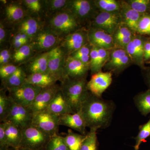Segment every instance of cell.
I'll return each instance as SVG.
<instances>
[{
	"label": "cell",
	"instance_id": "1",
	"mask_svg": "<svg viewBox=\"0 0 150 150\" xmlns=\"http://www.w3.org/2000/svg\"><path fill=\"white\" fill-rule=\"evenodd\" d=\"M115 108L112 101L105 100L90 92L82 105L80 111L87 127L98 129L109 126Z\"/></svg>",
	"mask_w": 150,
	"mask_h": 150
},
{
	"label": "cell",
	"instance_id": "2",
	"mask_svg": "<svg viewBox=\"0 0 150 150\" xmlns=\"http://www.w3.org/2000/svg\"><path fill=\"white\" fill-rule=\"evenodd\" d=\"M86 78L73 79L66 77L61 81L60 89L65 99L74 112L80 110L90 92Z\"/></svg>",
	"mask_w": 150,
	"mask_h": 150
},
{
	"label": "cell",
	"instance_id": "3",
	"mask_svg": "<svg viewBox=\"0 0 150 150\" xmlns=\"http://www.w3.org/2000/svg\"><path fill=\"white\" fill-rule=\"evenodd\" d=\"M80 25L73 14L65 9L50 15L47 27L63 38L79 29Z\"/></svg>",
	"mask_w": 150,
	"mask_h": 150
},
{
	"label": "cell",
	"instance_id": "4",
	"mask_svg": "<svg viewBox=\"0 0 150 150\" xmlns=\"http://www.w3.org/2000/svg\"><path fill=\"white\" fill-rule=\"evenodd\" d=\"M20 147L33 150H44L51 136L31 125L22 130Z\"/></svg>",
	"mask_w": 150,
	"mask_h": 150
},
{
	"label": "cell",
	"instance_id": "5",
	"mask_svg": "<svg viewBox=\"0 0 150 150\" xmlns=\"http://www.w3.org/2000/svg\"><path fill=\"white\" fill-rule=\"evenodd\" d=\"M66 9L70 11L79 24L92 20L98 12L93 1L68 0Z\"/></svg>",
	"mask_w": 150,
	"mask_h": 150
},
{
	"label": "cell",
	"instance_id": "6",
	"mask_svg": "<svg viewBox=\"0 0 150 150\" xmlns=\"http://www.w3.org/2000/svg\"><path fill=\"white\" fill-rule=\"evenodd\" d=\"M62 39V38L46 27L33 38L30 43L34 52L43 53L59 46Z\"/></svg>",
	"mask_w": 150,
	"mask_h": 150
},
{
	"label": "cell",
	"instance_id": "7",
	"mask_svg": "<svg viewBox=\"0 0 150 150\" xmlns=\"http://www.w3.org/2000/svg\"><path fill=\"white\" fill-rule=\"evenodd\" d=\"M10 98V106L3 122L6 121L13 123L22 130L30 126L33 117L32 111L28 107L17 104Z\"/></svg>",
	"mask_w": 150,
	"mask_h": 150
},
{
	"label": "cell",
	"instance_id": "8",
	"mask_svg": "<svg viewBox=\"0 0 150 150\" xmlns=\"http://www.w3.org/2000/svg\"><path fill=\"white\" fill-rule=\"evenodd\" d=\"M122 23L120 12L100 11L92 20L91 28L101 30L112 35L118 26Z\"/></svg>",
	"mask_w": 150,
	"mask_h": 150
},
{
	"label": "cell",
	"instance_id": "9",
	"mask_svg": "<svg viewBox=\"0 0 150 150\" xmlns=\"http://www.w3.org/2000/svg\"><path fill=\"white\" fill-rule=\"evenodd\" d=\"M42 88L33 85L25 83L9 90L8 96L17 104L28 107L34 101Z\"/></svg>",
	"mask_w": 150,
	"mask_h": 150
},
{
	"label": "cell",
	"instance_id": "10",
	"mask_svg": "<svg viewBox=\"0 0 150 150\" xmlns=\"http://www.w3.org/2000/svg\"><path fill=\"white\" fill-rule=\"evenodd\" d=\"M88 43V30L81 28L63 38L59 46L68 56Z\"/></svg>",
	"mask_w": 150,
	"mask_h": 150
},
{
	"label": "cell",
	"instance_id": "11",
	"mask_svg": "<svg viewBox=\"0 0 150 150\" xmlns=\"http://www.w3.org/2000/svg\"><path fill=\"white\" fill-rule=\"evenodd\" d=\"M59 116L47 110L33 113L31 125L50 136L58 134Z\"/></svg>",
	"mask_w": 150,
	"mask_h": 150
},
{
	"label": "cell",
	"instance_id": "12",
	"mask_svg": "<svg viewBox=\"0 0 150 150\" xmlns=\"http://www.w3.org/2000/svg\"><path fill=\"white\" fill-rule=\"evenodd\" d=\"M67 56L59 45L49 51L47 72L57 81H61L64 78V67Z\"/></svg>",
	"mask_w": 150,
	"mask_h": 150
},
{
	"label": "cell",
	"instance_id": "13",
	"mask_svg": "<svg viewBox=\"0 0 150 150\" xmlns=\"http://www.w3.org/2000/svg\"><path fill=\"white\" fill-rule=\"evenodd\" d=\"M133 62L126 50L115 48L110 50L109 59L104 68L110 72L119 74Z\"/></svg>",
	"mask_w": 150,
	"mask_h": 150
},
{
	"label": "cell",
	"instance_id": "14",
	"mask_svg": "<svg viewBox=\"0 0 150 150\" xmlns=\"http://www.w3.org/2000/svg\"><path fill=\"white\" fill-rule=\"evenodd\" d=\"M112 81V73L99 72L92 75L90 80L87 84V87L94 96L102 98L103 93L110 86Z\"/></svg>",
	"mask_w": 150,
	"mask_h": 150
},
{
	"label": "cell",
	"instance_id": "15",
	"mask_svg": "<svg viewBox=\"0 0 150 150\" xmlns=\"http://www.w3.org/2000/svg\"><path fill=\"white\" fill-rule=\"evenodd\" d=\"M60 89V86L56 84L42 88L28 108L33 113L46 110Z\"/></svg>",
	"mask_w": 150,
	"mask_h": 150
},
{
	"label": "cell",
	"instance_id": "16",
	"mask_svg": "<svg viewBox=\"0 0 150 150\" xmlns=\"http://www.w3.org/2000/svg\"><path fill=\"white\" fill-rule=\"evenodd\" d=\"M147 38L142 35H136L125 49L132 62L143 70L146 69L144 60V48Z\"/></svg>",
	"mask_w": 150,
	"mask_h": 150
},
{
	"label": "cell",
	"instance_id": "17",
	"mask_svg": "<svg viewBox=\"0 0 150 150\" xmlns=\"http://www.w3.org/2000/svg\"><path fill=\"white\" fill-rule=\"evenodd\" d=\"M16 33L26 34L31 39L45 28L40 18L28 15L21 21L15 24Z\"/></svg>",
	"mask_w": 150,
	"mask_h": 150
},
{
	"label": "cell",
	"instance_id": "18",
	"mask_svg": "<svg viewBox=\"0 0 150 150\" xmlns=\"http://www.w3.org/2000/svg\"><path fill=\"white\" fill-rule=\"evenodd\" d=\"M88 38L92 46L106 50L115 48L112 35L101 30L91 28L88 30Z\"/></svg>",
	"mask_w": 150,
	"mask_h": 150
},
{
	"label": "cell",
	"instance_id": "19",
	"mask_svg": "<svg viewBox=\"0 0 150 150\" xmlns=\"http://www.w3.org/2000/svg\"><path fill=\"white\" fill-rule=\"evenodd\" d=\"M89 65L86 64L78 59L70 56H67L65 61L64 71V78L73 79L86 78L88 70Z\"/></svg>",
	"mask_w": 150,
	"mask_h": 150
},
{
	"label": "cell",
	"instance_id": "20",
	"mask_svg": "<svg viewBox=\"0 0 150 150\" xmlns=\"http://www.w3.org/2000/svg\"><path fill=\"white\" fill-rule=\"evenodd\" d=\"M59 126H64L86 135L87 126L80 110L74 113H68L59 116Z\"/></svg>",
	"mask_w": 150,
	"mask_h": 150
},
{
	"label": "cell",
	"instance_id": "21",
	"mask_svg": "<svg viewBox=\"0 0 150 150\" xmlns=\"http://www.w3.org/2000/svg\"><path fill=\"white\" fill-rule=\"evenodd\" d=\"M121 3L120 13L122 23L126 24L134 32H137L138 22L142 15L134 10L127 2L121 1Z\"/></svg>",
	"mask_w": 150,
	"mask_h": 150
},
{
	"label": "cell",
	"instance_id": "22",
	"mask_svg": "<svg viewBox=\"0 0 150 150\" xmlns=\"http://www.w3.org/2000/svg\"><path fill=\"white\" fill-rule=\"evenodd\" d=\"M136 33L124 23H121L112 35L115 48L125 49L136 36Z\"/></svg>",
	"mask_w": 150,
	"mask_h": 150
},
{
	"label": "cell",
	"instance_id": "23",
	"mask_svg": "<svg viewBox=\"0 0 150 150\" xmlns=\"http://www.w3.org/2000/svg\"><path fill=\"white\" fill-rule=\"evenodd\" d=\"M46 110L59 116L68 113H75L65 99L61 89L57 92Z\"/></svg>",
	"mask_w": 150,
	"mask_h": 150
},
{
	"label": "cell",
	"instance_id": "24",
	"mask_svg": "<svg viewBox=\"0 0 150 150\" xmlns=\"http://www.w3.org/2000/svg\"><path fill=\"white\" fill-rule=\"evenodd\" d=\"M5 14L7 20L15 24L28 15L24 6L22 5V3L21 4L18 2H12L7 4L5 8Z\"/></svg>",
	"mask_w": 150,
	"mask_h": 150
},
{
	"label": "cell",
	"instance_id": "25",
	"mask_svg": "<svg viewBox=\"0 0 150 150\" xmlns=\"http://www.w3.org/2000/svg\"><path fill=\"white\" fill-rule=\"evenodd\" d=\"M49 51L41 53L30 61L23 69L27 75L37 73H48Z\"/></svg>",
	"mask_w": 150,
	"mask_h": 150
},
{
	"label": "cell",
	"instance_id": "26",
	"mask_svg": "<svg viewBox=\"0 0 150 150\" xmlns=\"http://www.w3.org/2000/svg\"><path fill=\"white\" fill-rule=\"evenodd\" d=\"M5 123V135L7 144L9 147H19L22 140V130L10 122Z\"/></svg>",
	"mask_w": 150,
	"mask_h": 150
},
{
	"label": "cell",
	"instance_id": "27",
	"mask_svg": "<svg viewBox=\"0 0 150 150\" xmlns=\"http://www.w3.org/2000/svg\"><path fill=\"white\" fill-rule=\"evenodd\" d=\"M57 81L48 73H37L27 75L25 83L44 88L55 84Z\"/></svg>",
	"mask_w": 150,
	"mask_h": 150
},
{
	"label": "cell",
	"instance_id": "28",
	"mask_svg": "<svg viewBox=\"0 0 150 150\" xmlns=\"http://www.w3.org/2000/svg\"><path fill=\"white\" fill-rule=\"evenodd\" d=\"M27 74L22 67H19L13 74L1 81L3 89L8 91L22 85L25 83Z\"/></svg>",
	"mask_w": 150,
	"mask_h": 150
},
{
	"label": "cell",
	"instance_id": "29",
	"mask_svg": "<svg viewBox=\"0 0 150 150\" xmlns=\"http://www.w3.org/2000/svg\"><path fill=\"white\" fill-rule=\"evenodd\" d=\"M135 105L144 116L150 113V89L140 93L134 98Z\"/></svg>",
	"mask_w": 150,
	"mask_h": 150
},
{
	"label": "cell",
	"instance_id": "30",
	"mask_svg": "<svg viewBox=\"0 0 150 150\" xmlns=\"http://www.w3.org/2000/svg\"><path fill=\"white\" fill-rule=\"evenodd\" d=\"M86 135L75 133L71 129H69L64 140L67 145L68 150H80Z\"/></svg>",
	"mask_w": 150,
	"mask_h": 150
},
{
	"label": "cell",
	"instance_id": "31",
	"mask_svg": "<svg viewBox=\"0 0 150 150\" xmlns=\"http://www.w3.org/2000/svg\"><path fill=\"white\" fill-rule=\"evenodd\" d=\"M98 9L101 12H120L121 1L115 0H96L93 1Z\"/></svg>",
	"mask_w": 150,
	"mask_h": 150
},
{
	"label": "cell",
	"instance_id": "32",
	"mask_svg": "<svg viewBox=\"0 0 150 150\" xmlns=\"http://www.w3.org/2000/svg\"><path fill=\"white\" fill-rule=\"evenodd\" d=\"M21 3L26 8L28 13L36 15L39 18H40V14L46 10L45 1L24 0L21 1Z\"/></svg>",
	"mask_w": 150,
	"mask_h": 150
},
{
	"label": "cell",
	"instance_id": "33",
	"mask_svg": "<svg viewBox=\"0 0 150 150\" xmlns=\"http://www.w3.org/2000/svg\"><path fill=\"white\" fill-rule=\"evenodd\" d=\"M96 129H91L86 134V137L81 146L80 150H98V142Z\"/></svg>",
	"mask_w": 150,
	"mask_h": 150
},
{
	"label": "cell",
	"instance_id": "34",
	"mask_svg": "<svg viewBox=\"0 0 150 150\" xmlns=\"http://www.w3.org/2000/svg\"><path fill=\"white\" fill-rule=\"evenodd\" d=\"M34 51L30 43L26 44L16 50L13 54V61L15 63H21L30 58Z\"/></svg>",
	"mask_w": 150,
	"mask_h": 150
},
{
	"label": "cell",
	"instance_id": "35",
	"mask_svg": "<svg viewBox=\"0 0 150 150\" xmlns=\"http://www.w3.org/2000/svg\"><path fill=\"white\" fill-rule=\"evenodd\" d=\"M92 48L93 46L88 43L70 56L89 66L91 52Z\"/></svg>",
	"mask_w": 150,
	"mask_h": 150
},
{
	"label": "cell",
	"instance_id": "36",
	"mask_svg": "<svg viewBox=\"0 0 150 150\" xmlns=\"http://www.w3.org/2000/svg\"><path fill=\"white\" fill-rule=\"evenodd\" d=\"M68 0H46L45 1L46 13L50 15L64 10L67 8Z\"/></svg>",
	"mask_w": 150,
	"mask_h": 150
},
{
	"label": "cell",
	"instance_id": "37",
	"mask_svg": "<svg viewBox=\"0 0 150 150\" xmlns=\"http://www.w3.org/2000/svg\"><path fill=\"white\" fill-rule=\"evenodd\" d=\"M150 137V118L146 123L140 125L139 127V132L135 137L136 143L134 149H139L140 146L143 142H146V139Z\"/></svg>",
	"mask_w": 150,
	"mask_h": 150
},
{
	"label": "cell",
	"instance_id": "38",
	"mask_svg": "<svg viewBox=\"0 0 150 150\" xmlns=\"http://www.w3.org/2000/svg\"><path fill=\"white\" fill-rule=\"evenodd\" d=\"M44 150H68L64 137L56 134L51 136Z\"/></svg>",
	"mask_w": 150,
	"mask_h": 150
},
{
	"label": "cell",
	"instance_id": "39",
	"mask_svg": "<svg viewBox=\"0 0 150 150\" xmlns=\"http://www.w3.org/2000/svg\"><path fill=\"white\" fill-rule=\"evenodd\" d=\"M126 1L132 8L141 14L150 13V0H129Z\"/></svg>",
	"mask_w": 150,
	"mask_h": 150
},
{
	"label": "cell",
	"instance_id": "40",
	"mask_svg": "<svg viewBox=\"0 0 150 150\" xmlns=\"http://www.w3.org/2000/svg\"><path fill=\"white\" fill-rule=\"evenodd\" d=\"M6 90L1 89L0 92V121H4L11 104L9 96L6 95Z\"/></svg>",
	"mask_w": 150,
	"mask_h": 150
},
{
	"label": "cell",
	"instance_id": "41",
	"mask_svg": "<svg viewBox=\"0 0 150 150\" xmlns=\"http://www.w3.org/2000/svg\"><path fill=\"white\" fill-rule=\"evenodd\" d=\"M136 33L141 35H150V13L142 15L138 22Z\"/></svg>",
	"mask_w": 150,
	"mask_h": 150
},
{
	"label": "cell",
	"instance_id": "42",
	"mask_svg": "<svg viewBox=\"0 0 150 150\" xmlns=\"http://www.w3.org/2000/svg\"><path fill=\"white\" fill-rule=\"evenodd\" d=\"M98 48V59L96 68V73L102 71L101 70L104 68L105 65L107 63L109 56L110 50H106L103 48Z\"/></svg>",
	"mask_w": 150,
	"mask_h": 150
},
{
	"label": "cell",
	"instance_id": "43",
	"mask_svg": "<svg viewBox=\"0 0 150 150\" xmlns=\"http://www.w3.org/2000/svg\"><path fill=\"white\" fill-rule=\"evenodd\" d=\"M19 67L11 64L0 66V77L1 80H4L13 74L18 70Z\"/></svg>",
	"mask_w": 150,
	"mask_h": 150
},
{
	"label": "cell",
	"instance_id": "44",
	"mask_svg": "<svg viewBox=\"0 0 150 150\" xmlns=\"http://www.w3.org/2000/svg\"><path fill=\"white\" fill-rule=\"evenodd\" d=\"M98 59V48L93 46L90 54V70L91 71V74L96 73V68Z\"/></svg>",
	"mask_w": 150,
	"mask_h": 150
},
{
	"label": "cell",
	"instance_id": "45",
	"mask_svg": "<svg viewBox=\"0 0 150 150\" xmlns=\"http://www.w3.org/2000/svg\"><path fill=\"white\" fill-rule=\"evenodd\" d=\"M13 59V54L8 49H2L0 52V65L3 66L10 64Z\"/></svg>",
	"mask_w": 150,
	"mask_h": 150
},
{
	"label": "cell",
	"instance_id": "46",
	"mask_svg": "<svg viewBox=\"0 0 150 150\" xmlns=\"http://www.w3.org/2000/svg\"><path fill=\"white\" fill-rule=\"evenodd\" d=\"M6 141L5 135V123L4 122L0 123V149L8 148Z\"/></svg>",
	"mask_w": 150,
	"mask_h": 150
},
{
	"label": "cell",
	"instance_id": "47",
	"mask_svg": "<svg viewBox=\"0 0 150 150\" xmlns=\"http://www.w3.org/2000/svg\"><path fill=\"white\" fill-rule=\"evenodd\" d=\"M8 36V31L4 26L3 22L1 21L0 23V43L1 46L6 42Z\"/></svg>",
	"mask_w": 150,
	"mask_h": 150
},
{
	"label": "cell",
	"instance_id": "48",
	"mask_svg": "<svg viewBox=\"0 0 150 150\" xmlns=\"http://www.w3.org/2000/svg\"><path fill=\"white\" fill-rule=\"evenodd\" d=\"M144 60L145 63H150V38H147L144 48Z\"/></svg>",
	"mask_w": 150,
	"mask_h": 150
},
{
	"label": "cell",
	"instance_id": "49",
	"mask_svg": "<svg viewBox=\"0 0 150 150\" xmlns=\"http://www.w3.org/2000/svg\"><path fill=\"white\" fill-rule=\"evenodd\" d=\"M29 44L27 42L23 40H15V39L12 38L11 40V44L12 48L14 49V51L18 50L19 48H21L23 46L26 45V44Z\"/></svg>",
	"mask_w": 150,
	"mask_h": 150
},
{
	"label": "cell",
	"instance_id": "50",
	"mask_svg": "<svg viewBox=\"0 0 150 150\" xmlns=\"http://www.w3.org/2000/svg\"><path fill=\"white\" fill-rule=\"evenodd\" d=\"M147 72L145 75V79L149 87V89H150V69L147 71Z\"/></svg>",
	"mask_w": 150,
	"mask_h": 150
},
{
	"label": "cell",
	"instance_id": "51",
	"mask_svg": "<svg viewBox=\"0 0 150 150\" xmlns=\"http://www.w3.org/2000/svg\"><path fill=\"white\" fill-rule=\"evenodd\" d=\"M33 150L30 149H26V148H24L21 147H19L16 148H13L11 147H9L7 149H5L4 150Z\"/></svg>",
	"mask_w": 150,
	"mask_h": 150
},
{
	"label": "cell",
	"instance_id": "52",
	"mask_svg": "<svg viewBox=\"0 0 150 150\" xmlns=\"http://www.w3.org/2000/svg\"><path fill=\"white\" fill-rule=\"evenodd\" d=\"M134 150H139V149H134Z\"/></svg>",
	"mask_w": 150,
	"mask_h": 150
},
{
	"label": "cell",
	"instance_id": "53",
	"mask_svg": "<svg viewBox=\"0 0 150 150\" xmlns=\"http://www.w3.org/2000/svg\"><path fill=\"white\" fill-rule=\"evenodd\" d=\"M149 64H150V63H149Z\"/></svg>",
	"mask_w": 150,
	"mask_h": 150
}]
</instances>
